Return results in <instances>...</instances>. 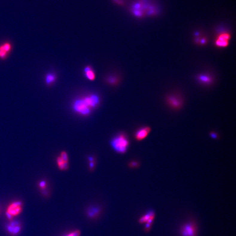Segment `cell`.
<instances>
[{
	"instance_id": "obj_10",
	"label": "cell",
	"mask_w": 236,
	"mask_h": 236,
	"mask_svg": "<svg viewBox=\"0 0 236 236\" xmlns=\"http://www.w3.org/2000/svg\"><path fill=\"white\" fill-rule=\"evenodd\" d=\"M57 80L56 74L54 72H49L44 76V82L47 87H51L55 83Z\"/></svg>"
},
{
	"instance_id": "obj_23",
	"label": "cell",
	"mask_w": 236,
	"mask_h": 236,
	"mask_svg": "<svg viewBox=\"0 0 236 236\" xmlns=\"http://www.w3.org/2000/svg\"><path fill=\"white\" fill-rule=\"evenodd\" d=\"M201 43H202V44H205V42H206V39H202L201 41Z\"/></svg>"
},
{
	"instance_id": "obj_2",
	"label": "cell",
	"mask_w": 236,
	"mask_h": 236,
	"mask_svg": "<svg viewBox=\"0 0 236 236\" xmlns=\"http://www.w3.org/2000/svg\"><path fill=\"white\" fill-rule=\"evenodd\" d=\"M111 145L116 152L123 153L127 151L129 145V141L126 135L120 134L112 140Z\"/></svg>"
},
{
	"instance_id": "obj_20",
	"label": "cell",
	"mask_w": 236,
	"mask_h": 236,
	"mask_svg": "<svg viewBox=\"0 0 236 236\" xmlns=\"http://www.w3.org/2000/svg\"><path fill=\"white\" fill-rule=\"evenodd\" d=\"M114 2L119 5H124L125 4L124 0H113Z\"/></svg>"
},
{
	"instance_id": "obj_13",
	"label": "cell",
	"mask_w": 236,
	"mask_h": 236,
	"mask_svg": "<svg viewBox=\"0 0 236 236\" xmlns=\"http://www.w3.org/2000/svg\"><path fill=\"white\" fill-rule=\"evenodd\" d=\"M84 74L85 78L90 81H93L96 78L94 71L90 66H86L84 69Z\"/></svg>"
},
{
	"instance_id": "obj_17",
	"label": "cell",
	"mask_w": 236,
	"mask_h": 236,
	"mask_svg": "<svg viewBox=\"0 0 236 236\" xmlns=\"http://www.w3.org/2000/svg\"><path fill=\"white\" fill-rule=\"evenodd\" d=\"M81 232L78 229H74L68 231L63 236H80Z\"/></svg>"
},
{
	"instance_id": "obj_15",
	"label": "cell",
	"mask_w": 236,
	"mask_h": 236,
	"mask_svg": "<svg viewBox=\"0 0 236 236\" xmlns=\"http://www.w3.org/2000/svg\"><path fill=\"white\" fill-rule=\"evenodd\" d=\"M198 80L202 84H209L213 81L211 76L207 74H201L198 77Z\"/></svg>"
},
{
	"instance_id": "obj_5",
	"label": "cell",
	"mask_w": 236,
	"mask_h": 236,
	"mask_svg": "<svg viewBox=\"0 0 236 236\" xmlns=\"http://www.w3.org/2000/svg\"><path fill=\"white\" fill-rule=\"evenodd\" d=\"M102 211V208L99 206L91 205L85 209V215L89 219L94 220L100 217Z\"/></svg>"
},
{
	"instance_id": "obj_9",
	"label": "cell",
	"mask_w": 236,
	"mask_h": 236,
	"mask_svg": "<svg viewBox=\"0 0 236 236\" xmlns=\"http://www.w3.org/2000/svg\"><path fill=\"white\" fill-rule=\"evenodd\" d=\"M151 131L149 127H144L139 129L135 133V138L137 141H141L145 139Z\"/></svg>"
},
{
	"instance_id": "obj_16",
	"label": "cell",
	"mask_w": 236,
	"mask_h": 236,
	"mask_svg": "<svg viewBox=\"0 0 236 236\" xmlns=\"http://www.w3.org/2000/svg\"><path fill=\"white\" fill-rule=\"evenodd\" d=\"M106 82L111 85H115L118 82V78L117 76L111 75L107 77Z\"/></svg>"
},
{
	"instance_id": "obj_11",
	"label": "cell",
	"mask_w": 236,
	"mask_h": 236,
	"mask_svg": "<svg viewBox=\"0 0 236 236\" xmlns=\"http://www.w3.org/2000/svg\"><path fill=\"white\" fill-rule=\"evenodd\" d=\"M155 214L152 209H150L145 214L142 215L138 220V222L141 224H144L150 220L155 218Z\"/></svg>"
},
{
	"instance_id": "obj_12",
	"label": "cell",
	"mask_w": 236,
	"mask_h": 236,
	"mask_svg": "<svg viewBox=\"0 0 236 236\" xmlns=\"http://www.w3.org/2000/svg\"><path fill=\"white\" fill-rule=\"evenodd\" d=\"M8 232L11 235H16L21 230V226L19 223L16 221H12L7 226V227Z\"/></svg>"
},
{
	"instance_id": "obj_18",
	"label": "cell",
	"mask_w": 236,
	"mask_h": 236,
	"mask_svg": "<svg viewBox=\"0 0 236 236\" xmlns=\"http://www.w3.org/2000/svg\"><path fill=\"white\" fill-rule=\"evenodd\" d=\"M60 156L61 157L63 160L64 162H68V155L67 153L65 152V151H62V152H61V153H60Z\"/></svg>"
},
{
	"instance_id": "obj_7",
	"label": "cell",
	"mask_w": 236,
	"mask_h": 236,
	"mask_svg": "<svg viewBox=\"0 0 236 236\" xmlns=\"http://www.w3.org/2000/svg\"><path fill=\"white\" fill-rule=\"evenodd\" d=\"M231 36L228 33H223L219 35L217 38L215 44L219 47H226L229 44Z\"/></svg>"
},
{
	"instance_id": "obj_4",
	"label": "cell",
	"mask_w": 236,
	"mask_h": 236,
	"mask_svg": "<svg viewBox=\"0 0 236 236\" xmlns=\"http://www.w3.org/2000/svg\"><path fill=\"white\" fill-rule=\"evenodd\" d=\"M22 210V204L20 201H16L9 204L6 210V215L9 220L18 216Z\"/></svg>"
},
{
	"instance_id": "obj_19",
	"label": "cell",
	"mask_w": 236,
	"mask_h": 236,
	"mask_svg": "<svg viewBox=\"0 0 236 236\" xmlns=\"http://www.w3.org/2000/svg\"><path fill=\"white\" fill-rule=\"evenodd\" d=\"M46 186L47 185L44 181H41L39 184V186L41 189H45L46 188Z\"/></svg>"
},
{
	"instance_id": "obj_1",
	"label": "cell",
	"mask_w": 236,
	"mask_h": 236,
	"mask_svg": "<svg viewBox=\"0 0 236 236\" xmlns=\"http://www.w3.org/2000/svg\"><path fill=\"white\" fill-rule=\"evenodd\" d=\"M100 103V97L97 94L92 93L76 98L72 104V109L76 113L87 116L91 113Z\"/></svg>"
},
{
	"instance_id": "obj_6",
	"label": "cell",
	"mask_w": 236,
	"mask_h": 236,
	"mask_svg": "<svg viewBox=\"0 0 236 236\" xmlns=\"http://www.w3.org/2000/svg\"><path fill=\"white\" fill-rule=\"evenodd\" d=\"M13 50L12 43L8 41L4 42L0 44V60H5Z\"/></svg>"
},
{
	"instance_id": "obj_3",
	"label": "cell",
	"mask_w": 236,
	"mask_h": 236,
	"mask_svg": "<svg viewBox=\"0 0 236 236\" xmlns=\"http://www.w3.org/2000/svg\"><path fill=\"white\" fill-rule=\"evenodd\" d=\"M179 234L181 236H197L198 228L196 223L189 220L182 224L180 227Z\"/></svg>"
},
{
	"instance_id": "obj_8",
	"label": "cell",
	"mask_w": 236,
	"mask_h": 236,
	"mask_svg": "<svg viewBox=\"0 0 236 236\" xmlns=\"http://www.w3.org/2000/svg\"><path fill=\"white\" fill-rule=\"evenodd\" d=\"M167 102L170 107L174 109H179L182 106V100L175 95H170L167 98Z\"/></svg>"
},
{
	"instance_id": "obj_22",
	"label": "cell",
	"mask_w": 236,
	"mask_h": 236,
	"mask_svg": "<svg viewBox=\"0 0 236 236\" xmlns=\"http://www.w3.org/2000/svg\"><path fill=\"white\" fill-rule=\"evenodd\" d=\"M211 136L213 138H216L217 137V135L215 133H211Z\"/></svg>"
},
{
	"instance_id": "obj_21",
	"label": "cell",
	"mask_w": 236,
	"mask_h": 236,
	"mask_svg": "<svg viewBox=\"0 0 236 236\" xmlns=\"http://www.w3.org/2000/svg\"><path fill=\"white\" fill-rule=\"evenodd\" d=\"M138 163L136 162H133L131 163V166L135 167L138 166Z\"/></svg>"
},
{
	"instance_id": "obj_14",
	"label": "cell",
	"mask_w": 236,
	"mask_h": 236,
	"mask_svg": "<svg viewBox=\"0 0 236 236\" xmlns=\"http://www.w3.org/2000/svg\"><path fill=\"white\" fill-rule=\"evenodd\" d=\"M57 164L58 167L60 170H63L68 169V162H64L60 156L57 158Z\"/></svg>"
}]
</instances>
